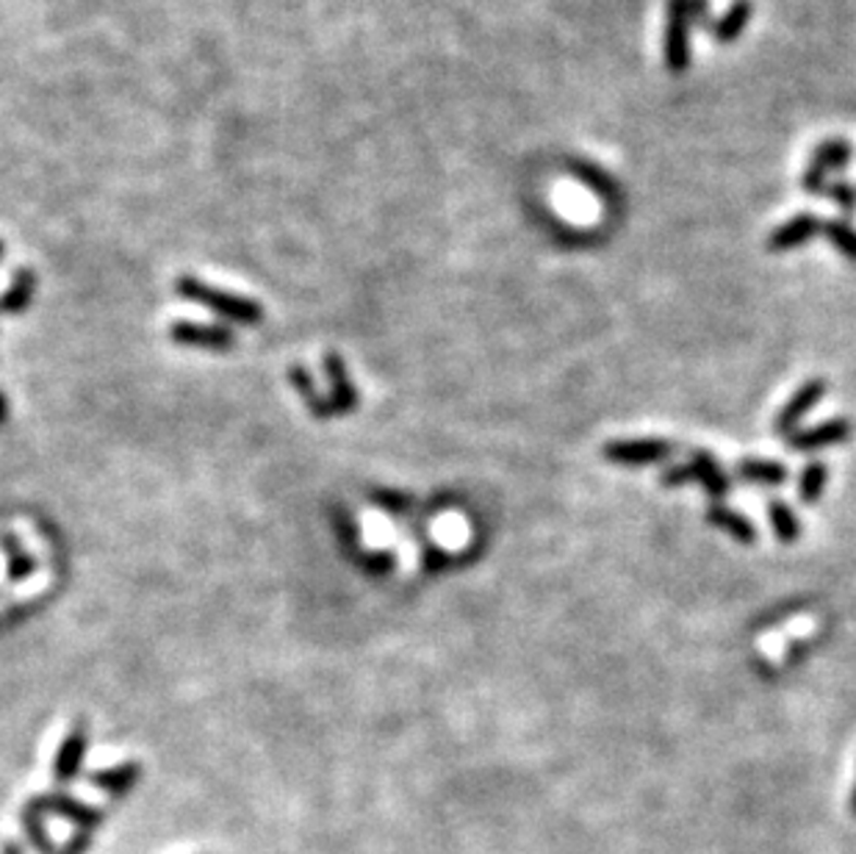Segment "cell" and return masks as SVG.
<instances>
[{"label":"cell","mask_w":856,"mask_h":854,"mask_svg":"<svg viewBox=\"0 0 856 854\" xmlns=\"http://www.w3.org/2000/svg\"><path fill=\"white\" fill-rule=\"evenodd\" d=\"M7 547L12 549V558H9V577L12 580L28 577V574L34 572V561H30L28 556H23V552H20V547H17V552H14L12 544H7Z\"/></svg>","instance_id":"d4e9b609"},{"label":"cell","mask_w":856,"mask_h":854,"mask_svg":"<svg viewBox=\"0 0 856 854\" xmlns=\"http://www.w3.org/2000/svg\"><path fill=\"white\" fill-rule=\"evenodd\" d=\"M851 439V422L848 419H829L823 425H815L809 430H798L787 439V444L796 452H818L827 447L845 444Z\"/></svg>","instance_id":"ba28073f"},{"label":"cell","mask_w":856,"mask_h":854,"mask_svg":"<svg viewBox=\"0 0 856 854\" xmlns=\"http://www.w3.org/2000/svg\"><path fill=\"white\" fill-rule=\"evenodd\" d=\"M604 461L621 466H649L674 455V444L662 439H624L608 441L601 450Z\"/></svg>","instance_id":"277c9868"},{"label":"cell","mask_w":856,"mask_h":854,"mask_svg":"<svg viewBox=\"0 0 856 854\" xmlns=\"http://www.w3.org/2000/svg\"><path fill=\"white\" fill-rule=\"evenodd\" d=\"M139 777H142V766L131 760V762H120V766H114V769L95 771V774H91V785L111 793V796H125V793L134 791Z\"/></svg>","instance_id":"7c38bea8"},{"label":"cell","mask_w":856,"mask_h":854,"mask_svg":"<svg viewBox=\"0 0 856 854\" xmlns=\"http://www.w3.org/2000/svg\"><path fill=\"white\" fill-rule=\"evenodd\" d=\"M3 854H23L17 843H3Z\"/></svg>","instance_id":"83f0119b"},{"label":"cell","mask_w":856,"mask_h":854,"mask_svg":"<svg viewBox=\"0 0 856 854\" xmlns=\"http://www.w3.org/2000/svg\"><path fill=\"white\" fill-rule=\"evenodd\" d=\"M34 289H37V274L30 272L28 267L17 269V272H14L12 286L0 294V314L25 312L30 303V297H34Z\"/></svg>","instance_id":"2e32d148"},{"label":"cell","mask_w":856,"mask_h":854,"mask_svg":"<svg viewBox=\"0 0 856 854\" xmlns=\"http://www.w3.org/2000/svg\"><path fill=\"white\" fill-rule=\"evenodd\" d=\"M0 258H3V242H0Z\"/></svg>","instance_id":"f546056e"},{"label":"cell","mask_w":856,"mask_h":854,"mask_svg":"<svg viewBox=\"0 0 856 854\" xmlns=\"http://www.w3.org/2000/svg\"><path fill=\"white\" fill-rule=\"evenodd\" d=\"M851 156H854L851 142L843 139V136H832V139L820 142V145L815 147L809 164L818 167V170H823L829 175V172H843L845 167L851 164Z\"/></svg>","instance_id":"9a60e30c"},{"label":"cell","mask_w":856,"mask_h":854,"mask_svg":"<svg viewBox=\"0 0 856 854\" xmlns=\"http://www.w3.org/2000/svg\"><path fill=\"white\" fill-rule=\"evenodd\" d=\"M768 516H771V527L776 533V538L782 544H796L798 536H802V525H798V516L793 513V508L784 505V502L773 500L768 505Z\"/></svg>","instance_id":"ffe728a7"},{"label":"cell","mask_w":856,"mask_h":854,"mask_svg":"<svg viewBox=\"0 0 856 854\" xmlns=\"http://www.w3.org/2000/svg\"><path fill=\"white\" fill-rule=\"evenodd\" d=\"M30 805L37 807L39 813H53V816L70 818V821H73L81 832L98 830L100 823L106 821L103 810H98V807H91V805H84V802L73 800V796H68V793H45V796L30 800Z\"/></svg>","instance_id":"5b68a950"},{"label":"cell","mask_w":856,"mask_h":854,"mask_svg":"<svg viewBox=\"0 0 856 854\" xmlns=\"http://www.w3.org/2000/svg\"><path fill=\"white\" fill-rule=\"evenodd\" d=\"M827 197H832L837 203V208H843V213H856V186H851L848 181H834L829 183Z\"/></svg>","instance_id":"603a6c76"},{"label":"cell","mask_w":856,"mask_h":854,"mask_svg":"<svg viewBox=\"0 0 856 854\" xmlns=\"http://www.w3.org/2000/svg\"><path fill=\"white\" fill-rule=\"evenodd\" d=\"M23 830H25V835H28V841H30V846L37 849V854H56V849H53V841H50L48 838V832H45V823H42V813L37 810V807L30 805H25V810H23Z\"/></svg>","instance_id":"7402d4cb"},{"label":"cell","mask_w":856,"mask_h":854,"mask_svg":"<svg viewBox=\"0 0 856 854\" xmlns=\"http://www.w3.org/2000/svg\"><path fill=\"white\" fill-rule=\"evenodd\" d=\"M802 186L807 195H815V197H827V190H829V175L823 170H818V167L809 164L807 172H804L802 178Z\"/></svg>","instance_id":"cb8c5ba5"},{"label":"cell","mask_w":856,"mask_h":854,"mask_svg":"<svg viewBox=\"0 0 856 854\" xmlns=\"http://www.w3.org/2000/svg\"><path fill=\"white\" fill-rule=\"evenodd\" d=\"M178 294L188 303L206 305L208 312L219 314L222 319H231L239 325H258L264 319V308L242 294L225 292V289H213L208 283L197 281L195 274H181L175 281Z\"/></svg>","instance_id":"7a4b0ae2"},{"label":"cell","mask_w":856,"mask_h":854,"mask_svg":"<svg viewBox=\"0 0 856 854\" xmlns=\"http://www.w3.org/2000/svg\"><path fill=\"white\" fill-rule=\"evenodd\" d=\"M325 373H328V380L333 383L328 396L330 411H333V414H350V411H355V405H358V391H355L353 378L346 373L341 355H325Z\"/></svg>","instance_id":"30bf717a"},{"label":"cell","mask_w":856,"mask_h":854,"mask_svg":"<svg viewBox=\"0 0 856 854\" xmlns=\"http://www.w3.org/2000/svg\"><path fill=\"white\" fill-rule=\"evenodd\" d=\"M710 17V0H669V23L662 59L669 73L682 75L690 68V25Z\"/></svg>","instance_id":"6da1fadb"},{"label":"cell","mask_w":856,"mask_h":854,"mask_svg":"<svg viewBox=\"0 0 856 854\" xmlns=\"http://www.w3.org/2000/svg\"><path fill=\"white\" fill-rule=\"evenodd\" d=\"M823 231V220L815 213H798L793 220H787L784 225H779L776 231L768 236V251L771 253H787L793 247H802L809 239H815Z\"/></svg>","instance_id":"9c48e42d"},{"label":"cell","mask_w":856,"mask_h":854,"mask_svg":"<svg viewBox=\"0 0 856 854\" xmlns=\"http://www.w3.org/2000/svg\"><path fill=\"white\" fill-rule=\"evenodd\" d=\"M829 483V466L823 461H815V464H807L802 472V480H798V497H802L804 505H815V502L823 497Z\"/></svg>","instance_id":"d6986e66"},{"label":"cell","mask_w":856,"mask_h":854,"mask_svg":"<svg viewBox=\"0 0 856 854\" xmlns=\"http://www.w3.org/2000/svg\"><path fill=\"white\" fill-rule=\"evenodd\" d=\"M701 483L705 486L707 495L712 497V500H721V497L729 495V488H732V483H729V477L723 475V469L718 466L716 457L710 455V452L705 450H696L690 457V464L685 466H671V469H665L660 475V483L665 488H676V486H685V483Z\"/></svg>","instance_id":"3957f363"},{"label":"cell","mask_w":856,"mask_h":854,"mask_svg":"<svg viewBox=\"0 0 856 854\" xmlns=\"http://www.w3.org/2000/svg\"><path fill=\"white\" fill-rule=\"evenodd\" d=\"M89 843H91V832H78V835H73L64 846H61V854H86Z\"/></svg>","instance_id":"484cf974"},{"label":"cell","mask_w":856,"mask_h":854,"mask_svg":"<svg viewBox=\"0 0 856 854\" xmlns=\"http://www.w3.org/2000/svg\"><path fill=\"white\" fill-rule=\"evenodd\" d=\"M7 419H9V403H7V394L0 391V427L7 425Z\"/></svg>","instance_id":"4316f807"},{"label":"cell","mask_w":856,"mask_h":854,"mask_svg":"<svg viewBox=\"0 0 856 854\" xmlns=\"http://www.w3.org/2000/svg\"><path fill=\"white\" fill-rule=\"evenodd\" d=\"M86 749H89V732H86V724H78L73 732H70L68 739L61 741L59 752H56V762H53L56 782H70L78 777Z\"/></svg>","instance_id":"8fae6325"},{"label":"cell","mask_w":856,"mask_h":854,"mask_svg":"<svg viewBox=\"0 0 856 854\" xmlns=\"http://www.w3.org/2000/svg\"><path fill=\"white\" fill-rule=\"evenodd\" d=\"M289 380H292L294 389L299 391V396H303L305 405H308L310 414H314L316 419H328V416H333L328 396H322L319 391H316L314 380H310V375L305 373L303 366H292V369H289Z\"/></svg>","instance_id":"ac0fdd59"},{"label":"cell","mask_w":856,"mask_h":854,"mask_svg":"<svg viewBox=\"0 0 856 854\" xmlns=\"http://www.w3.org/2000/svg\"><path fill=\"white\" fill-rule=\"evenodd\" d=\"M172 342L183 347H200V350H233V333L222 325H200V322H175L170 328Z\"/></svg>","instance_id":"52a82bcc"},{"label":"cell","mask_w":856,"mask_h":854,"mask_svg":"<svg viewBox=\"0 0 856 854\" xmlns=\"http://www.w3.org/2000/svg\"><path fill=\"white\" fill-rule=\"evenodd\" d=\"M751 17H754L751 0H735V3L726 9V14L712 23V37H716V42H721V45L735 42V39H741V34L746 30V25L751 23Z\"/></svg>","instance_id":"4fadbf2b"},{"label":"cell","mask_w":856,"mask_h":854,"mask_svg":"<svg viewBox=\"0 0 856 854\" xmlns=\"http://www.w3.org/2000/svg\"><path fill=\"white\" fill-rule=\"evenodd\" d=\"M737 475L748 483H759V486H782L787 483V469L776 461H759V457H746L737 464Z\"/></svg>","instance_id":"e0dca14e"},{"label":"cell","mask_w":856,"mask_h":854,"mask_svg":"<svg viewBox=\"0 0 856 854\" xmlns=\"http://www.w3.org/2000/svg\"><path fill=\"white\" fill-rule=\"evenodd\" d=\"M851 813L856 816V782H854V791H851Z\"/></svg>","instance_id":"f1b7e54d"},{"label":"cell","mask_w":856,"mask_h":854,"mask_svg":"<svg viewBox=\"0 0 856 854\" xmlns=\"http://www.w3.org/2000/svg\"><path fill=\"white\" fill-rule=\"evenodd\" d=\"M827 391H829L827 380H820V378L807 380V383H804L796 394L790 396L787 405L779 411L776 422H773V430H776L779 436H787L790 439V436H793V430L798 427V422H802L809 411L818 408V405L823 403Z\"/></svg>","instance_id":"8992f818"},{"label":"cell","mask_w":856,"mask_h":854,"mask_svg":"<svg viewBox=\"0 0 856 854\" xmlns=\"http://www.w3.org/2000/svg\"><path fill=\"white\" fill-rule=\"evenodd\" d=\"M823 236L832 242L834 251L848 261H856V228L848 220H832L823 222Z\"/></svg>","instance_id":"44dd1931"},{"label":"cell","mask_w":856,"mask_h":854,"mask_svg":"<svg viewBox=\"0 0 856 854\" xmlns=\"http://www.w3.org/2000/svg\"><path fill=\"white\" fill-rule=\"evenodd\" d=\"M707 522H710L712 527H718V530L729 533V536L741 544L757 541V527L751 525V518H746L743 513L732 511V508L726 505H710V511H707Z\"/></svg>","instance_id":"5bb4252c"}]
</instances>
